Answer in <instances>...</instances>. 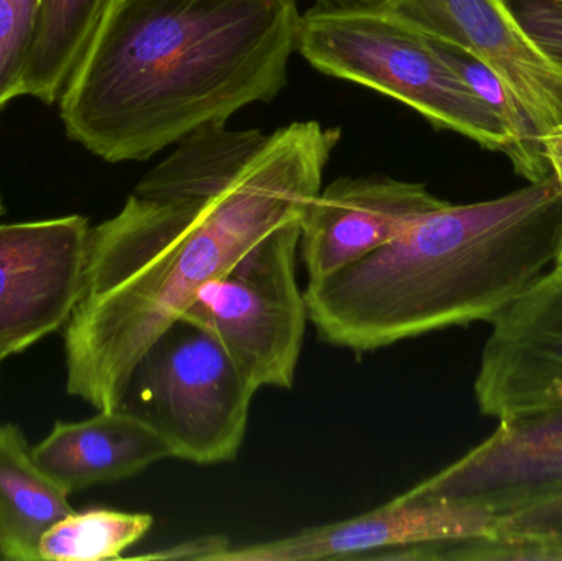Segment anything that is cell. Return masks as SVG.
<instances>
[{"mask_svg": "<svg viewBox=\"0 0 562 561\" xmlns=\"http://www.w3.org/2000/svg\"><path fill=\"white\" fill-rule=\"evenodd\" d=\"M339 142V127L317 121L291 122L269 138L213 125L151 168L142 194L91 229L65 336L69 394L117 411L135 366L194 293L303 217Z\"/></svg>", "mask_w": 562, "mask_h": 561, "instance_id": "cell-1", "label": "cell"}, {"mask_svg": "<svg viewBox=\"0 0 562 561\" xmlns=\"http://www.w3.org/2000/svg\"><path fill=\"white\" fill-rule=\"evenodd\" d=\"M296 0H109L59 98L69 141L145 161L272 102L288 85Z\"/></svg>", "mask_w": 562, "mask_h": 561, "instance_id": "cell-2", "label": "cell"}, {"mask_svg": "<svg viewBox=\"0 0 562 561\" xmlns=\"http://www.w3.org/2000/svg\"><path fill=\"white\" fill-rule=\"evenodd\" d=\"M562 193L551 173L494 200L448 203L392 243L303 290L327 345L370 352L494 322L557 262Z\"/></svg>", "mask_w": 562, "mask_h": 561, "instance_id": "cell-3", "label": "cell"}, {"mask_svg": "<svg viewBox=\"0 0 562 561\" xmlns=\"http://www.w3.org/2000/svg\"><path fill=\"white\" fill-rule=\"evenodd\" d=\"M296 52L316 71L366 86L488 152L510 148L501 122L445 61L428 35L386 9L301 15Z\"/></svg>", "mask_w": 562, "mask_h": 561, "instance_id": "cell-4", "label": "cell"}, {"mask_svg": "<svg viewBox=\"0 0 562 561\" xmlns=\"http://www.w3.org/2000/svg\"><path fill=\"white\" fill-rule=\"evenodd\" d=\"M256 389L211 333L180 318L142 356L119 411L154 428L178 460H236Z\"/></svg>", "mask_w": 562, "mask_h": 561, "instance_id": "cell-5", "label": "cell"}, {"mask_svg": "<svg viewBox=\"0 0 562 561\" xmlns=\"http://www.w3.org/2000/svg\"><path fill=\"white\" fill-rule=\"evenodd\" d=\"M300 224L267 234L227 272L207 280L181 316L211 333L257 392L294 384L310 319L296 279Z\"/></svg>", "mask_w": 562, "mask_h": 561, "instance_id": "cell-6", "label": "cell"}, {"mask_svg": "<svg viewBox=\"0 0 562 561\" xmlns=\"http://www.w3.org/2000/svg\"><path fill=\"white\" fill-rule=\"evenodd\" d=\"M91 229L79 214L0 226V362L69 322Z\"/></svg>", "mask_w": 562, "mask_h": 561, "instance_id": "cell-7", "label": "cell"}, {"mask_svg": "<svg viewBox=\"0 0 562 561\" xmlns=\"http://www.w3.org/2000/svg\"><path fill=\"white\" fill-rule=\"evenodd\" d=\"M488 516H508L562 496V405L498 420L497 430L409 490Z\"/></svg>", "mask_w": 562, "mask_h": 561, "instance_id": "cell-8", "label": "cell"}, {"mask_svg": "<svg viewBox=\"0 0 562 561\" xmlns=\"http://www.w3.org/2000/svg\"><path fill=\"white\" fill-rule=\"evenodd\" d=\"M491 325L474 384L481 414L504 420L561 407L562 267L543 273Z\"/></svg>", "mask_w": 562, "mask_h": 561, "instance_id": "cell-9", "label": "cell"}, {"mask_svg": "<svg viewBox=\"0 0 562 561\" xmlns=\"http://www.w3.org/2000/svg\"><path fill=\"white\" fill-rule=\"evenodd\" d=\"M383 9L484 63L541 137L562 124V71L528 38L507 0H390Z\"/></svg>", "mask_w": 562, "mask_h": 561, "instance_id": "cell-10", "label": "cell"}, {"mask_svg": "<svg viewBox=\"0 0 562 561\" xmlns=\"http://www.w3.org/2000/svg\"><path fill=\"white\" fill-rule=\"evenodd\" d=\"M492 524L494 517L482 510L406 491L362 516L256 546L227 547L213 561L382 559L406 547L488 536Z\"/></svg>", "mask_w": 562, "mask_h": 561, "instance_id": "cell-11", "label": "cell"}, {"mask_svg": "<svg viewBox=\"0 0 562 561\" xmlns=\"http://www.w3.org/2000/svg\"><path fill=\"white\" fill-rule=\"evenodd\" d=\"M449 201L425 183L385 175L337 178L321 188L301 217L300 254L307 280H321L392 243Z\"/></svg>", "mask_w": 562, "mask_h": 561, "instance_id": "cell-12", "label": "cell"}, {"mask_svg": "<svg viewBox=\"0 0 562 561\" xmlns=\"http://www.w3.org/2000/svg\"><path fill=\"white\" fill-rule=\"evenodd\" d=\"M32 457L40 470L71 494L135 476L173 455L154 428L117 408L75 424L58 422L32 448Z\"/></svg>", "mask_w": 562, "mask_h": 561, "instance_id": "cell-13", "label": "cell"}, {"mask_svg": "<svg viewBox=\"0 0 562 561\" xmlns=\"http://www.w3.org/2000/svg\"><path fill=\"white\" fill-rule=\"evenodd\" d=\"M68 496L40 470L22 431L0 424V557L38 561L46 530L75 510Z\"/></svg>", "mask_w": 562, "mask_h": 561, "instance_id": "cell-14", "label": "cell"}, {"mask_svg": "<svg viewBox=\"0 0 562 561\" xmlns=\"http://www.w3.org/2000/svg\"><path fill=\"white\" fill-rule=\"evenodd\" d=\"M109 0H42L23 96L56 104Z\"/></svg>", "mask_w": 562, "mask_h": 561, "instance_id": "cell-15", "label": "cell"}, {"mask_svg": "<svg viewBox=\"0 0 562 561\" xmlns=\"http://www.w3.org/2000/svg\"><path fill=\"white\" fill-rule=\"evenodd\" d=\"M429 40L445 61L461 76L462 81L501 122L510 142L507 157L515 175L528 183H537L550 177V165L544 158L540 132L502 79L484 63L459 46L431 36Z\"/></svg>", "mask_w": 562, "mask_h": 561, "instance_id": "cell-16", "label": "cell"}, {"mask_svg": "<svg viewBox=\"0 0 562 561\" xmlns=\"http://www.w3.org/2000/svg\"><path fill=\"white\" fill-rule=\"evenodd\" d=\"M154 526L148 514L114 509L72 510L49 527L40 542L42 561H99L121 559Z\"/></svg>", "mask_w": 562, "mask_h": 561, "instance_id": "cell-17", "label": "cell"}, {"mask_svg": "<svg viewBox=\"0 0 562 561\" xmlns=\"http://www.w3.org/2000/svg\"><path fill=\"white\" fill-rule=\"evenodd\" d=\"M42 0H0V115L23 96Z\"/></svg>", "mask_w": 562, "mask_h": 561, "instance_id": "cell-18", "label": "cell"}, {"mask_svg": "<svg viewBox=\"0 0 562 561\" xmlns=\"http://www.w3.org/2000/svg\"><path fill=\"white\" fill-rule=\"evenodd\" d=\"M491 532L531 543L544 560L562 561V496L497 517Z\"/></svg>", "mask_w": 562, "mask_h": 561, "instance_id": "cell-19", "label": "cell"}, {"mask_svg": "<svg viewBox=\"0 0 562 561\" xmlns=\"http://www.w3.org/2000/svg\"><path fill=\"white\" fill-rule=\"evenodd\" d=\"M533 45L562 71V0H507Z\"/></svg>", "mask_w": 562, "mask_h": 561, "instance_id": "cell-20", "label": "cell"}, {"mask_svg": "<svg viewBox=\"0 0 562 561\" xmlns=\"http://www.w3.org/2000/svg\"><path fill=\"white\" fill-rule=\"evenodd\" d=\"M231 547L229 540L224 537H203V539L191 540L178 547H171L167 552L154 553L148 559H184L213 561L223 550Z\"/></svg>", "mask_w": 562, "mask_h": 561, "instance_id": "cell-21", "label": "cell"}, {"mask_svg": "<svg viewBox=\"0 0 562 561\" xmlns=\"http://www.w3.org/2000/svg\"><path fill=\"white\" fill-rule=\"evenodd\" d=\"M541 147L562 193V124L551 128L541 137Z\"/></svg>", "mask_w": 562, "mask_h": 561, "instance_id": "cell-22", "label": "cell"}, {"mask_svg": "<svg viewBox=\"0 0 562 561\" xmlns=\"http://www.w3.org/2000/svg\"><path fill=\"white\" fill-rule=\"evenodd\" d=\"M390 0H314V7L326 10L383 9Z\"/></svg>", "mask_w": 562, "mask_h": 561, "instance_id": "cell-23", "label": "cell"}, {"mask_svg": "<svg viewBox=\"0 0 562 561\" xmlns=\"http://www.w3.org/2000/svg\"><path fill=\"white\" fill-rule=\"evenodd\" d=\"M554 266L562 267V247L560 256H558L557 262H554Z\"/></svg>", "mask_w": 562, "mask_h": 561, "instance_id": "cell-24", "label": "cell"}, {"mask_svg": "<svg viewBox=\"0 0 562 561\" xmlns=\"http://www.w3.org/2000/svg\"><path fill=\"white\" fill-rule=\"evenodd\" d=\"M3 211H5V207H3L2 193H0V216H2Z\"/></svg>", "mask_w": 562, "mask_h": 561, "instance_id": "cell-25", "label": "cell"}]
</instances>
